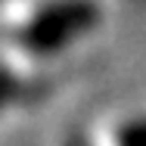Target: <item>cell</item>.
I'll return each instance as SVG.
<instances>
[{"instance_id":"6da1fadb","label":"cell","mask_w":146,"mask_h":146,"mask_svg":"<svg viewBox=\"0 0 146 146\" xmlns=\"http://www.w3.org/2000/svg\"><path fill=\"white\" fill-rule=\"evenodd\" d=\"M100 22V6L93 0H53L44 9H37L19 31L22 47L47 56L68 47L75 37H84Z\"/></svg>"},{"instance_id":"7a4b0ae2","label":"cell","mask_w":146,"mask_h":146,"mask_svg":"<svg viewBox=\"0 0 146 146\" xmlns=\"http://www.w3.org/2000/svg\"><path fill=\"white\" fill-rule=\"evenodd\" d=\"M118 146H146V118H137V121H127L118 127Z\"/></svg>"},{"instance_id":"3957f363","label":"cell","mask_w":146,"mask_h":146,"mask_svg":"<svg viewBox=\"0 0 146 146\" xmlns=\"http://www.w3.org/2000/svg\"><path fill=\"white\" fill-rule=\"evenodd\" d=\"M13 90H16V81H13V75L6 72V68H0V106L13 96Z\"/></svg>"},{"instance_id":"277c9868","label":"cell","mask_w":146,"mask_h":146,"mask_svg":"<svg viewBox=\"0 0 146 146\" xmlns=\"http://www.w3.org/2000/svg\"><path fill=\"white\" fill-rule=\"evenodd\" d=\"M68 146H84V140H68Z\"/></svg>"}]
</instances>
